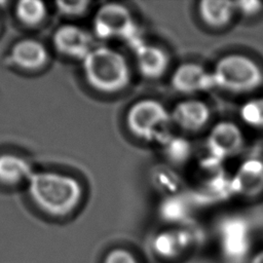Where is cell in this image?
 <instances>
[{
  "instance_id": "cell-1",
  "label": "cell",
  "mask_w": 263,
  "mask_h": 263,
  "mask_svg": "<svg viewBox=\"0 0 263 263\" xmlns=\"http://www.w3.org/2000/svg\"><path fill=\"white\" fill-rule=\"evenodd\" d=\"M86 84L102 93H117L132 83L134 69L128 59L118 49L96 45L80 62Z\"/></svg>"
},
{
  "instance_id": "cell-2",
  "label": "cell",
  "mask_w": 263,
  "mask_h": 263,
  "mask_svg": "<svg viewBox=\"0 0 263 263\" xmlns=\"http://www.w3.org/2000/svg\"><path fill=\"white\" fill-rule=\"evenodd\" d=\"M28 191L34 203L52 216H66L79 205L83 187L74 177L55 172H38L28 180Z\"/></svg>"
},
{
  "instance_id": "cell-3",
  "label": "cell",
  "mask_w": 263,
  "mask_h": 263,
  "mask_svg": "<svg viewBox=\"0 0 263 263\" xmlns=\"http://www.w3.org/2000/svg\"><path fill=\"white\" fill-rule=\"evenodd\" d=\"M211 73L214 87L229 93H252L263 85V68L242 53L232 52L219 58Z\"/></svg>"
},
{
  "instance_id": "cell-4",
  "label": "cell",
  "mask_w": 263,
  "mask_h": 263,
  "mask_svg": "<svg viewBox=\"0 0 263 263\" xmlns=\"http://www.w3.org/2000/svg\"><path fill=\"white\" fill-rule=\"evenodd\" d=\"M125 125L137 139L157 145L173 135L174 127L170 109L152 98L140 99L127 108Z\"/></svg>"
},
{
  "instance_id": "cell-5",
  "label": "cell",
  "mask_w": 263,
  "mask_h": 263,
  "mask_svg": "<svg viewBox=\"0 0 263 263\" xmlns=\"http://www.w3.org/2000/svg\"><path fill=\"white\" fill-rule=\"evenodd\" d=\"M91 33L103 41H123L128 46L142 38L133 12L116 2L105 3L96 10Z\"/></svg>"
},
{
  "instance_id": "cell-6",
  "label": "cell",
  "mask_w": 263,
  "mask_h": 263,
  "mask_svg": "<svg viewBox=\"0 0 263 263\" xmlns=\"http://www.w3.org/2000/svg\"><path fill=\"white\" fill-rule=\"evenodd\" d=\"M243 147L245 135L237 123L221 120L210 127L205 140L209 156L223 162L237 156Z\"/></svg>"
},
{
  "instance_id": "cell-7",
  "label": "cell",
  "mask_w": 263,
  "mask_h": 263,
  "mask_svg": "<svg viewBox=\"0 0 263 263\" xmlns=\"http://www.w3.org/2000/svg\"><path fill=\"white\" fill-rule=\"evenodd\" d=\"M135 70L144 78L155 80L164 76L171 65L168 52L161 46L140 38L129 45Z\"/></svg>"
},
{
  "instance_id": "cell-8",
  "label": "cell",
  "mask_w": 263,
  "mask_h": 263,
  "mask_svg": "<svg viewBox=\"0 0 263 263\" xmlns=\"http://www.w3.org/2000/svg\"><path fill=\"white\" fill-rule=\"evenodd\" d=\"M170 83L176 92L186 98L196 97L215 88L211 69L195 62L178 65L171 74Z\"/></svg>"
},
{
  "instance_id": "cell-9",
  "label": "cell",
  "mask_w": 263,
  "mask_h": 263,
  "mask_svg": "<svg viewBox=\"0 0 263 263\" xmlns=\"http://www.w3.org/2000/svg\"><path fill=\"white\" fill-rule=\"evenodd\" d=\"M173 126L183 133L194 134L202 130L211 121L210 106L196 97L178 101L171 109Z\"/></svg>"
},
{
  "instance_id": "cell-10",
  "label": "cell",
  "mask_w": 263,
  "mask_h": 263,
  "mask_svg": "<svg viewBox=\"0 0 263 263\" xmlns=\"http://www.w3.org/2000/svg\"><path fill=\"white\" fill-rule=\"evenodd\" d=\"M95 39L91 31L79 25L66 24L55 30L52 43L61 54L81 62L96 46Z\"/></svg>"
},
{
  "instance_id": "cell-11",
  "label": "cell",
  "mask_w": 263,
  "mask_h": 263,
  "mask_svg": "<svg viewBox=\"0 0 263 263\" xmlns=\"http://www.w3.org/2000/svg\"><path fill=\"white\" fill-rule=\"evenodd\" d=\"M231 193L240 197L254 198L263 193V160H243L230 177Z\"/></svg>"
},
{
  "instance_id": "cell-12",
  "label": "cell",
  "mask_w": 263,
  "mask_h": 263,
  "mask_svg": "<svg viewBox=\"0 0 263 263\" xmlns=\"http://www.w3.org/2000/svg\"><path fill=\"white\" fill-rule=\"evenodd\" d=\"M10 59L16 66L33 70L45 65L48 51L44 44L36 39H23L11 48Z\"/></svg>"
},
{
  "instance_id": "cell-13",
  "label": "cell",
  "mask_w": 263,
  "mask_h": 263,
  "mask_svg": "<svg viewBox=\"0 0 263 263\" xmlns=\"http://www.w3.org/2000/svg\"><path fill=\"white\" fill-rule=\"evenodd\" d=\"M197 13L203 24L219 29L228 26L236 11L234 2L221 0H202L198 2Z\"/></svg>"
},
{
  "instance_id": "cell-14",
  "label": "cell",
  "mask_w": 263,
  "mask_h": 263,
  "mask_svg": "<svg viewBox=\"0 0 263 263\" xmlns=\"http://www.w3.org/2000/svg\"><path fill=\"white\" fill-rule=\"evenodd\" d=\"M33 173L30 162L24 157L14 154L0 155V182L15 184L29 180Z\"/></svg>"
},
{
  "instance_id": "cell-15",
  "label": "cell",
  "mask_w": 263,
  "mask_h": 263,
  "mask_svg": "<svg viewBox=\"0 0 263 263\" xmlns=\"http://www.w3.org/2000/svg\"><path fill=\"white\" fill-rule=\"evenodd\" d=\"M160 146L166 159L175 164L186 162L192 155L191 143L182 136L173 134Z\"/></svg>"
},
{
  "instance_id": "cell-16",
  "label": "cell",
  "mask_w": 263,
  "mask_h": 263,
  "mask_svg": "<svg viewBox=\"0 0 263 263\" xmlns=\"http://www.w3.org/2000/svg\"><path fill=\"white\" fill-rule=\"evenodd\" d=\"M238 116L245 125L253 129H263V97L245 100L239 106Z\"/></svg>"
},
{
  "instance_id": "cell-17",
  "label": "cell",
  "mask_w": 263,
  "mask_h": 263,
  "mask_svg": "<svg viewBox=\"0 0 263 263\" xmlns=\"http://www.w3.org/2000/svg\"><path fill=\"white\" fill-rule=\"evenodd\" d=\"M15 12L21 22L27 25H37L46 15V6L37 0H24L16 4Z\"/></svg>"
},
{
  "instance_id": "cell-18",
  "label": "cell",
  "mask_w": 263,
  "mask_h": 263,
  "mask_svg": "<svg viewBox=\"0 0 263 263\" xmlns=\"http://www.w3.org/2000/svg\"><path fill=\"white\" fill-rule=\"evenodd\" d=\"M91 5L90 1L78 0V1H58L55 6L58 11L67 17H79L85 14Z\"/></svg>"
},
{
  "instance_id": "cell-19",
  "label": "cell",
  "mask_w": 263,
  "mask_h": 263,
  "mask_svg": "<svg viewBox=\"0 0 263 263\" xmlns=\"http://www.w3.org/2000/svg\"><path fill=\"white\" fill-rule=\"evenodd\" d=\"M235 11L243 16H255L263 10V4L258 1H235Z\"/></svg>"
},
{
  "instance_id": "cell-20",
  "label": "cell",
  "mask_w": 263,
  "mask_h": 263,
  "mask_svg": "<svg viewBox=\"0 0 263 263\" xmlns=\"http://www.w3.org/2000/svg\"><path fill=\"white\" fill-rule=\"evenodd\" d=\"M105 263H137L132 254L124 250H114L108 254Z\"/></svg>"
},
{
  "instance_id": "cell-21",
  "label": "cell",
  "mask_w": 263,
  "mask_h": 263,
  "mask_svg": "<svg viewBox=\"0 0 263 263\" xmlns=\"http://www.w3.org/2000/svg\"><path fill=\"white\" fill-rule=\"evenodd\" d=\"M252 263H263V251L259 252L254 256Z\"/></svg>"
}]
</instances>
